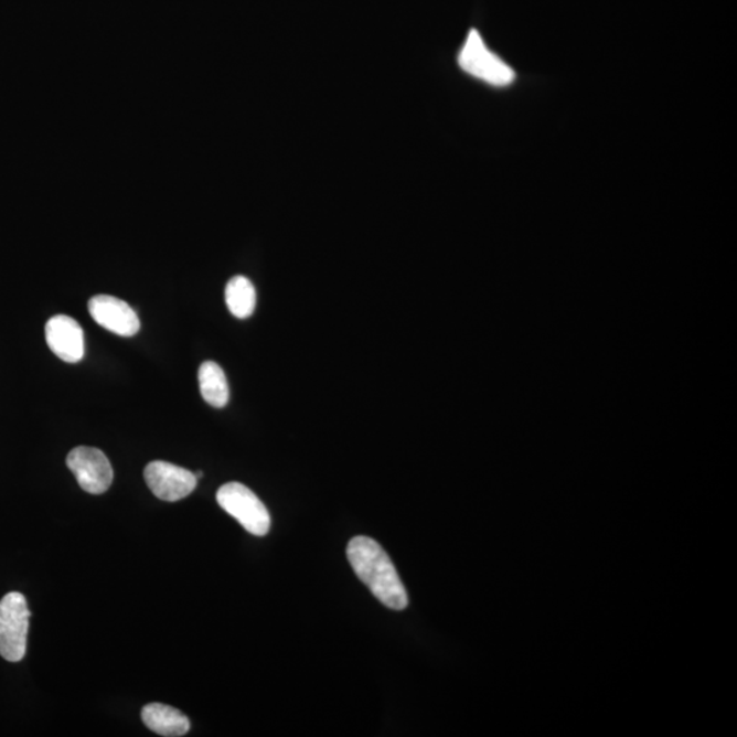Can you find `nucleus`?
<instances>
[{"mask_svg":"<svg viewBox=\"0 0 737 737\" xmlns=\"http://www.w3.org/2000/svg\"><path fill=\"white\" fill-rule=\"evenodd\" d=\"M348 557L351 567L383 606L403 610L408 597L393 560L376 541L359 535L350 541Z\"/></svg>","mask_w":737,"mask_h":737,"instance_id":"f257e3e1","label":"nucleus"},{"mask_svg":"<svg viewBox=\"0 0 737 737\" xmlns=\"http://www.w3.org/2000/svg\"><path fill=\"white\" fill-rule=\"evenodd\" d=\"M458 62L463 72L493 86H509L514 83V68L487 47L481 33L471 29L460 50Z\"/></svg>","mask_w":737,"mask_h":737,"instance_id":"f03ea898","label":"nucleus"},{"mask_svg":"<svg viewBox=\"0 0 737 737\" xmlns=\"http://www.w3.org/2000/svg\"><path fill=\"white\" fill-rule=\"evenodd\" d=\"M29 619L31 612L21 592H9L0 600V655L6 661L19 662L25 658Z\"/></svg>","mask_w":737,"mask_h":737,"instance_id":"7ed1b4c3","label":"nucleus"},{"mask_svg":"<svg viewBox=\"0 0 737 737\" xmlns=\"http://www.w3.org/2000/svg\"><path fill=\"white\" fill-rule=\"evenodd\" d=\"M218 505L228 515L237 520L242 527L257 537H263L270 528V516L267 506L239 482H229L218 489L216 494Z\"/></svg>","mask_w":737,"mask_h":737,"instance_id":"20e7f679","label":"nucleus"},{"mask_svg":"<svg viewBox=\"0 0 737 737\" xmlns=\"http://www.w3.org/2000/svg\"><path fill=\"white\" fill-rule=\"evenodd\" d=\"M67 468L76 476L78 485L90 494L108 491L114 480L113 466L100 449L74 448L66 459Z\"/></svg>","mask_w":737,"mask_h":737,"instance_id":"39448f33","label":"nucleus"},{"mask_svg":"<svg viewBox=\"0 0 737 737\" xmlns=\"http://www.w3.org/2000/svg\"><path fill=\"white\" fill-rule=\"evenodd\" d=\"M143 477L154 496L170 503L188 498L199 481L192 471L161 460L149 463Z\"/></svg>","mask_w":737,"mask_h":737,"instance_id":"423d86ee","label":"nucleus"},{"mask_svg":"<svg viewBox=\"0 0 737 737\" xmlns=\"http://www.w3.org/2000/svg\"><path fill=\"white\" fill-rule=\"evenodd\" d=\"M89 313L97 324L119 337H135L140 331V319L129 303L111 296H96L88 303Z\"/></svg>","mask_w":737,"mask_h":737,"instance_id":"0eeeda50","label":"nucleus"},{"mask_svg":"<svg viewBox=\"0 0 737 737\" xmlns=\"http://www.w3.org/2000/svg\"><path fill=\"white\" fill-rule=\"evenodd\" d=\"M45 341L57 359L68 364L84 359V331L72 317L57 314L50 319L45 325Z\"/></svg>","mask_w":737,"mask_h":737,"instance_id":"6e6552de","label":"nucleus"},{"mask_svg":"<svg viewBox=\"0 0 737 737\" xmlns=\"http://www.w3.org/2000/svg\"><path fill=\"white\" fill-rule=\"evenodd\" d=\"M141 718L152 733L165 737H180L189 733L190 722L175 707L151 704L143 707Z\"/></svg>","mask_w":737,"mask_h":737,"instance_id":"1a4fd4ad","label":"nucleus"},{"mask_svg":"<svg viewBox=\"0 0 737 737\" xmlns=\"http://www.w3.org/2000/svg\"><path fill=\"white\" fill-rule=\"evenodd\" d=\"M200 393L212 407L223 408L229 399V388L223 368L213 361H206L199 371Z\"/></svg>","mask_w":737,"mask_h":737,"instance_id":"9d476101","label":"nucleus"},{"mask_svg":"<svg viewBox=\"0 0 737 737\" xmlns=\"http://www.w3.org/2000/svg\"><path fill=\"white\" fill-rule=\"evenodd\" d=\"M256 289L245 276H235L226 287V303L229 312L237 319L250 317L256 309Z\"/></svg>","mask_w":737,"mask_h":737,"instance_id":"9b49d317","label":"nucleus"}]
</instances>
